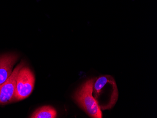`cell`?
Masks as SVG:
<instances>
[{
	"mask_svg": "<svg viewBox=\"0 0 157 118\" xmlns=\"http://www.w3.org/2000/svg\"><path fill=\"white\" fill-rule=\"evenodd\" d=\"M18 58L17 55L14 53L6 54L0 56V85L12 74L13 67Z\"/></svg>",
	"mask_w": 157,
	"mask_h": 118,
	"instance_id": "5b68a950",
	"label": "cell"
},
{
	"mask_svg": "<svg viewBox=\"0 0 157 118\" xmlns=\"http://www.w3.org/2000/svg\"><path fill=\"white\" fill-rule=\"evenodd\" d=\"M96 78L86 81L78 88L73 96L76 103L90 117L93 118H102L101 108L97 100L93 96V90Z\"/></svg>",
	"mask_w": 157,
	"mask_h": 118,
	"instance_id": "6da1fadb",
	"label": "cell"
},
{
	"mask_svg": "<svg viewBox=\"0 0 157 118\" xmlns=\"http://www.w3.org/2000/svg\"><path fill=\"white\" fill-rule=\"evenodd\" d=\"M24 66V62L18 64L8 79L0 85V105H5L15 101L17 76L20 69Z\"/></svg>",
	"mask_w": 157,
	"mask_h": 118,
	"instance_id": "277c9868",
	"label": "cell"
},
{
	"mask_svg": "<svg viewBox=\"0 0 157 118\" xmlns=\"http://www.w3.org/2000/svg\"><path fill=\"white\" fill-rule=\"evenodd\" d=\"M93 93L100 108L103 110L105 105V93L109 101L110 109L115 105L119 97L116 82L112 76L109 75L101 76L96 78Z\"/></svg>",
	"mask_w": 157,
	"mask_h": 118,
	"instance_id": "7a4b0ae2",
	"label": "cell"
},
{
	"mask_svg": "<svg viewBox=\"0 0 157 118\" xmlns=\"http://www.w3.org/2000/svg\"><path fill=\"white\" fill-rule=\"evenodd\" d=\"M35 78L29 68L24 66L19 71L17 80L15 101H20L29 96L33 90Z\"/></svg>",
	"mask_w": 157,
	"mask_h": 118,
	"instance_id": "3957f363",
	"label": "cell"
},
{
	"mask_svg": "<svg viewBox=\"0 0 157 118\" xmlns=\"http://www.w3.org/2000/svg\"><path fill=\"white\" fill-rule=\"evenodd\" d=\"M56 110L51 106H44L37 109L31 116L32 118H55Z\"/></svg>",
	"mask_w": 157,
	"mask_h": 118,
	"instance_id": "8992f818",
	"label": "cell"
}]
</instances>
